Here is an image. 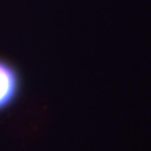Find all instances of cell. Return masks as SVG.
Segmentation results:
<instances>
[{"label":"cell","mask_w":151,"mask_h":151,"mask_svg":"<svg viewBox=\"0 0 151 151\" xmlns=\"http://www.w3.org/2000/svg\"><path fill=\"white\" fill-rule=\"evenodd\" d=\"M24 91L22 72L10 60L0 57V114L15 106Z\"/></svg>","instance_id":"obj_1"}]
</instances>
